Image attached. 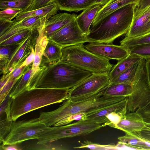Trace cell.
Instances as JSON below:
<instances>
[{
  "label": "cell",
  "mask_w": 150,
  "mask_h": 150,
  "mask_svg": "<svg viewBox=\"0 0 150 150\" xmlns=\"http://www.w3.org/2000/svg\"><path fill=\"white\" fill-rule=\"evenodd\" d=\"M127 97L100 94L79 101H74L68 99L54 110L40 112L39 119L42 123L47 127L61 126L64 121L70 116L81 113L85 114L86 116L120 102Z\"/></svg>",
  "instance_id": "1"
},
{
  "label": "cell",
  "mask_w": 150,
  "mask_h": 150,
  "mask_svg": "<svg viewBox=\"0 0 150 150\" xmlns=\"http://www.w3.org/2000/svg\"><path fill=\"white\" fill-rule=\"evenodd\" d=\"M91 74L88 71L59 62L40 68L33 79L35 88L70 89Z\"/></svg>",
  "instance_id": "2"
},
{
  "label": "cell",
  "mask_w": 150,
  "mask_h": 150,
  "mask_svg": "<svg viewBox=\"0 0 150 150\" xmlns=\"http://www.w3.org/2000/svg\"><path fill=\"white\" fill-rule=\"evenodd\" d=\"M136 5L125 6L91 25L86 35L88 42L112 44L117 38L126 34L131 24Z\"/></svg>",
  "instance_id": "3"
},
{
  "label": "cell",
  "mask_w": 150,
  "mask_h": 150,
  "mask_svg": "<svg viewBox=\"0 0 150 150\" xmlns=\"http://www.w3.org/2000/svg\"><path fill=\"white\" fill-rule=\"evenodd\" d=\"M69 90L34 88L25 90L13 99L10 111L11 120L16 121L31 111L67 100Z\"/></svg>",
  "instance_id": "4"
},
{
  "label": "cell",
  "mask_w": 150,
  "mask_h": 150,
  "mask_svg": "<svg viewBox=\"0 0 150 150\" xmlns=\"http://www.w3.org/2000/svg\"><path fill=\"white\" fill-rule=\"evenodd\" d=\"M109 60L95 54L86 49L83 44L63 47L59 61L91 73H109L113 66Z\"/></svg>",
  "instance_id": "5"
},
{
  "label": "cell",
  "mask_w": 150,
  "mask_h": 150,
  "mask_svg": "<svg viewBox=\"0 0 150 150\" xmlns=\"http://www.w3.org/2000/svg\"><path fill=\"white\" fill-rule=\"evenodd\" d=\"M102 127V125L93 121L81 119L71 124L52 127L51 130L39 137L37 144H44L62 138L86 135Z\"/></svg>",
  "instance_id": "6"
},
{
  "label": "cell",
  "mask_w": 150,
  "mask_h": 150,
  "mask_svg": "<svg viewBox=\"0 0 150 150\" xmlns=\"http://www.w3.org/2000/svg\"><path fill=\"white\" fill-rule=\"evenodd\" d=\"M52 129V127L42 123L39 118L13 121L10 131L1 145L16 144L29 139H38L40 135Z\"/></svg>",
  "instance_id": "7"
},
{
  "label": "cell",
  "mask_w": 150,
  "mask_h": 150,
  "mask_svg": "<svg viewBox=\"0 0 150 150\" xmlns=\"http://www.w3.org/2000/svg\"><path fill=\"white\" fill-rule=\"evenodd\" d=\"M110 83L109 73H93L69 89L68 99L77 101L101 94Z\"/></svg>",
  "instance_id": "8"
},
{
  "label": "cell",
  "mask_w": 150,
  "mask_h": 150,
  "mask_svg": "<svg viewBox=\"0 0 150 150\" xmlns=\"http://www.w3.org/2000/svg\"><path fill=\"white\" fill-rule=\"evenodd\" d=\"M76 18L47 38L62 48L88 42L86 35L79 28Z\"/></svg>",
  "instance_id": "9"
},
{
  "label": "cell",
  "mask_w": 150,
  "mask_h": 150,
  "mask_svg": "<svg viewBox=\"0 0 150 150\" xmlns=\"http://www.w3.org/2000/svg\"><path fill=\"white\" fill-rule=\"evenodd\" d=\"M128 97L95 113L87 115L85 119L113 127L127 112Z\"/></svg>",
  "instance_id": "10"
},
{
  "label": "cell",
  "mask_w": 150,
  "mask_h": 150,
  "mask_svg": "<svg viewBox=\"0 0 150 150\" xmlns=\"http://www.w3.org/2000/svg\"><path fill=\"white\" fill-rule=\"evenodd\" d=\"M35 30L31 34L21 41L10 57L0 63L1 70L4 74L12 72L16 67L21 66L31 52L36 42L32 40Z\"/></svg>",
  "instance_id": "11"
},
{
  "label": "cell",
  "mask_w": 150,
  "mask_h": 150,
  "mask_svg": "<svg viewBox=\"0 0 150 150\" xmlns=\"http://www.w3.org/2000/svg\"><path fill=\"white\" fill-rule=\"evenodd\" d=\"M84 47L91 53L109 60L115 59L118 61L130 54L127 48L121 45L89 42L84 45Z\"/></svg>",
  "instance_id": "12"
},
{
  "label": "cell",
  "mask_w": 150,
  "mask_h": 150,
  "mask_svg": "<svg viewBox=\"0 0 150 150\" xmlns=\"http://www.w3.org/2000/svg\"><path fill=\"white\" fill-rule=\"evenodd\" d=\"M150 31V5L139 11H135L131 26L125 38L144 35Z\"/></svg>",
  "instance_id": "13"
},
{
  "label": "cell",
  "mask_w": 150,
  "mask_h": 150,
  "mask_svg": "<svg viewBox=\"0 0 150 150\" xmlns=\"http://www.w3.org/2000/svg\"><path fill=\"white\" fill-rule=\"evenodd\" d=\"M113 128L125 132L150 131L141 116L136 111L127 113L125 116Z\"/></svg>",
  "instance_id": "14"
},
{
  "label": "cell",
  "mask_w": 150,
  "mask_h": 150,
  "mask_svg": "<svg viewBox=\"0 0 150 150\" xmlns=\"http://www.w3.org/2000/svg\"><path fill=\"white\" fill-rule=\"evenodd\" d=\"M77 15L67 13L56 14L46 20L43 29V36L47 38L54 32L70 22Z\"/></svg>",
  "instance_id": "15"
},
{
  "label": "cell",
  "mask_w": 150,
  "mask_h": 150,
  "mask_svg": "<svg viewBox=\"0 0 150 150\" xmlns=\"http://www.w3.org/2000/svg\"><path fill=\"white\" fill-rule=\"evenodd\" d=\"M130 110L131 112H137L150 127V90L138 96L132 104Z\"/></svg>",
  "instance_id": "16"
},
{
  "label": "cell",
  "mask_w": 150,
  "mask_h": 150,
  "mask_svg": "<svg viewBox=\"0 0 150 150\" xmlns=\"http://www.w3.org/2000/svg\"><path fill=\"white\" fill-rule=\"evenodd\" d=\"M102 6L94 4L83 11L76 18V20L82 33L87 35L90 30L91 26L98 11Z\"/></svg>",
  "instance_id": "17"
},
{
  "label": "cell",
  "mask_w": 150,
  "mask_h": 150,
  "mask_svg": "<svg viewBox=\"0 0 150 150\" xmlns=\"http://www.w3.org/2000/svg\"><path fill=\"white\" fill-rule=\"evenodd\" d=\"M140 0H110L98 11L91 25H93L116 10L126 5L134 4L136 6Z\"/></svg>",
  "instance_id": "18"
},
{
  "label": "cell",
  "mask_w": 150,
  "mask_h": 150,
  "mask_svg": "<svg viewBox=\"0 0 150 150\" xmlns=\"http://www.w3.org/2000/svg\"><path fill=\"white\" fill-rule=\"evenodd\" d=\"M96 0H54L59 10L69 12H78L86 9L94 4Z\"/></svg>",
  "instance_id": "19"
},
{
  "label": "cell",
  "mask_w": 150,
  "mask_h": 150,
  "mask_svg": "<svg viewBox=\"0 0 150 150\" xmlns=\"http://www.w3.org/2000/svg\"><path fill=\"white\" fill-rule=\"evenodd\" d=\"M62 48L54 42L48 40L43 52L40 67L59 61L62 58Z\"/></svg>",
  "instance_id": "20"
},
{
  "label": "cell",
  "mask_w": 150,
  "mask_h": 150,
  "mask_svg": "<svg viewBox=\"0 0 150 150\" xmlns=\"http://www.w3.org/2000/svg\"><path fill=\"white\" fill-rule=\"evenodd\" d=\"M125 135L118 138L124 145L138 150H150V143L138 136L136 132H125Z\"/></svg>",
  "instance_id": "21"
},
{
  "label": "cell",
  "mask_w": 150,
  "mask_h": 150,
  "mask_svg": "<svg viewBox=\"0 0 150 150\" xmlns=\"http://www.w3.org/2000/svg\"><path fill=\"white\" fill-rule=\"evenodd\" d=\"M59 8L57 4L53 2L44 7L28 11H23L16 17V21H20L25 18L31 16L45 17L47 20L57 14Z\"/></svg>",
  "instance_id": "22"
},
{
  "label": "cell",
  "mask_w": 150,
  "mask_h": 150,
  "mask_svg": "<svg viewBox=\"0 0 150 150\" xmlns=\"http://www.w3.org/2000/svg\"><path fill=\"white\" fill-rule=\"evenodd\" d=\"M142 58L137 55L130 54L126 57L118 61L109 73L110 82L116 79L122 73Z\"/></svg>",
  "instance_id": "23"
},
{
  "label": "cell",
  "mask_w": 150,
  "mask_h": 150,
  "mask_svg": "<svg viewBox=\"0 0 150 150\" xmlns=\"http://www.w3.org/2000/svg\"><path fill=\"white\" fill-rule=\"evenodd\" d=\"M131 84L125 83H110L102 95L112 96L129 97L132 91Z\"/></svg>",
  "instance_id": "24"
},
{
  "label": "cell",
  "mask_w": 150,
  "mask_h": 150,
  "mask_svg": "<svg viewBox=\"0 0 150 150\" xmlns=\"http://www.w3.org/2000/svg\"><path fill=\"white\" fill-rule=\"evenodd\" d=\"M38 70L33 69L32 67L30 68L28 67L13 88L9 94L10 96L13 99L19 94L26 90L32 77Z\"/></svg>",
  "instance_id": "25"
},
{
  "label": "cell",
  "mask_w": 150,
  "mask_h": 150,
  "mask_svg": "<svg viewBox=\"0 0 150 150\" xmlns=\"http://www.w3.org/2000/svg\"><path fill=\"white\" fill-rule=\"evenodd\" d=\"M141 59L132 65L110 83H125L131 84L140 66Z\"/></svg>",
  "instance_id": "26"
},
{
  "label": "cell",
  "mask_w": 150,
  "mask_h": 150,
  "mask_svg": "<svg viewBox=\"0 0 150 150\" xmlns=\"http://www.w3.org/2000/svg\"><path fill=\"white\" fill-rule=\"evenodd\" d=\"M32 1V0L0 1V9L3 10L11 8L21 9L24 11L29 7Z\"/></svg>",
  "instance_id": "27"
},
{
  "label": "cell",
  "mask_w": 150,
  "mask_h": 150,
  "mask_svg": "<svg viewBox=\"0 0 150 150\" xmlns=\"http://www.w3.org/2000/svg\"><path fill=\"white\" fill-rule=\"evenodd\" d=\"M120 45L127 48L139 45L150 43V31L142 36L132 38H124L120 42Z\"/></svg>",
  "instance_id": "28"
},
{
  "label": "cell",
  "mask_w": 150,
  "mask_h": 150,
  "mask_svg": "<svg viewBox=\"0 0 150 150\" xmlns=\"http://www.w3.org/2000/svg\"><path fill=\"white\" fill-rule=\"evenodd\" d=\"M127 49L130 54L146 59H150V43L137 45Z\"/></svg>",
  "instance_id": "29"
},
{
  "label": "cell",
  "mask_w": 150,
  "mask_h": 150,
  "mask_svg": "<svg viewBox=\"0 0 150 150\" xmlns=\"http://www.w3.org/2000/svg\"><path fill=\"white\" fill-rule=\"evenodd\" d=\"M34 30L26 29L0 43V46H4L19 42L30 35Z\"/></svg>",
  "instance_id": "30"
},
{
  "label": "cell",
  "mask_w": 150,
  "mask_h": 150,
  "mask_svg": "<svg viewBox=\"0 0 150 150\" xmlns=\"http://www.w3.org/2000/svg\"><path fill=\"white\" fill-rule=\"evenodd\" d=\"M43 50L41 46L40 40L36 41L35 50V57L32 68L35 70H39Z\"/></svg>",
  "instance_id": "31"
},
{
  "label": "cell",
  "mask_w": 150,
  "mask_h": 150,
  "mask_svg": "<svg viewBox=\"0 0 150 150\" xmlns=\"http://www.w3.org/2000/svg\"><path fill=\"white\" fill-rule=\"evenodd\" d=\"M23 11L21 9L8 8L0 11V21H11Z\"/></svg>",
  "instance_id": "32"
},
{
  "label": "cell",
  "mask_w": 150,
  "mask_h": 150,
  "mask_svg": "<svg viewBox=\"0 0 150 150\" xmlns=\"http://www.w3.org/2000/svg\"><path fill=\"white\" fill-rule=\"evenodd\" d=\"M13 121L8 120L6 117L4 119H0V142H3L9 132Z\"/></svg>",
  "instance_id": "33"
},
{
  "label": "cell",
  "mask_w": 150,
  "mask_h": 150,
  "mask_svg": "<svg viewBox=\"0 0 150 150\" xmlns=\"http://www.w3.org/2000/svg\"><path fill=\"white\" fill-rule=\"evenodd\" d=\"M20 42L0 46V59L1 62L5 61L10 57L13 50L19 45Z\"/></svg>",
  "instance_id": "34"
},
{
  "label": "cell",
  "mask_w": 150,
  "mask_h": 150,
  "mask_svg": "<svg viewBox=\"0 0 150 150\" xmlns=\"http://www.w3.org/2000/svg\"><path fill=\"white\" fill-rule=\"evenodd\" d=\"M13 99L8 94L4 100L0 103V117L5 112L6 118L9 120H11L10 117V111Z\"/></svg>",
  "instance_id": "35"
},
{
  "label": "cell",
  "mask_w": 150,
  "mask_h": 150,
  "mask_svg": "<svg viewBox=\"0 0 150 150\" xmlns=\"http://www.w3.org/2000/svg\"><path fill=\"white\" fill-rule=\"evenodd\" d=\"M54 0H32L29 7L24 11H28L36 10L54 2Z\"/></svg>",
  "instance_id": "36"
},
{
  "label": "cell",
  "mask_w": 150,
  "mask_h": 150,
  "mask_svg": "<svg viewBox=\"0 0 150 150\" xmlns=\"http://www.w3.org/2000/svg\"><path fill=\"white\" fill-rule=\"evenodd\" d=\"M115 146L112 145H103L93 143L88 141H84V143L80 146L74 147V148H88L91 149H108L115 148Z\"/></svg>",
  "instance_id": "37"
},
{
  "label": "cell",
  "mask_w": 150,
  "mask_h": 150,
  "mask_svg": "<svg viewBox=\"0 0 150 150\" xmlns=\"http://www.w3.org/2000/svg\"><path fill=\"white\" fill-rule=\"evenodd\" d=\"M35 57V50L34 47L31 49V51L29 55L26 58L24 62L22 64L23 66H28L33 62Z\"/></svg>",
  "instance_id": "38"
},
{
  "label": "cell",
  "mask_w": 150,
  "mask_h": 150,
  "mask_svg": "<svg viewBox=\"0 0 150 150\" xmlns=\"http://www.w3.org/2000/svg\"><path fill=\"white\" fill-rule=\"evenodd\" d=\"M150 5V0H140L135 11H139Z\"/></svg>",
  "instance_id": "39"
},
{
  "label": "cell",
  "mask_w": 150,
  "mask_h": 150,
  "mask_svg": "<svg viewBox=\"0 0 150 150\" xmlns=\"http://www.w3.org/2000/svg\"><path fill=\"white\" fill-rule=\"evenodd\" d=\"M140 137L150 143V131L135 132Z\"/></svg>",
  "instance_id": "40"
},
{
  "label": "cell",
  "mask_w": 150,
  "mask_h": 150,
  "mask_svg": "<svg viewBox=\"0 0 150 150\" xmlns=\"http://www.w3.org/2000/svg\"><path fill=\"white\" fill-rule=\"evenodd\" d=\"M16 144L8 145L4 146L1 145L0 148L1 150H19V149L17 146L15 145Z\"/></svg>",
  "instance_id": "41"
},
{
  "label": "cell",
  "mask_w": 150,
  "mask_h": 150,
  "mask_svg": "<svg viewBox=\"0 0 150 150\" xmlns=\"http://www.w3.org/2000/svg\"><path fill=\"white\" fill-rule=\"evenodd\" d=\"M146 66L147 75L150 84V59H146Z\"/></svg>",
  "instance_id": "42"
},
{
  "label": "cell",
  "mask_w": 150,
  "mask_h": 150,
  "mask_svg": "<svg viewBox=\"0 0 150 150\" xmlns=\"http://www.w3.org/2000/svg\"><path fill=\"white\" fill-rule=\"evenodd\" d=\"M110 0H96L95 4H99L102 6L108 3Z\"/></svg>",
  "instance_id": "43"
},
{
  "label": "cell",
  "mask_w": 150,
  "mask_h": 150,
  "mask_svg": "<svg viewBox=\"0 0 150 150\" xmlns=\"http://www.w3.org/2000/svg\"><path fill=\"white\" fill-rule=\"evenodd\" d=\"M16 0H0V1H13Z\"/></svg>",
  "instance_id": "44"
}]
</instances>
